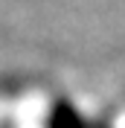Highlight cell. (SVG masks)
<instances>
[{"label":"cell","instance_id":"cell-1","mask_svg":"<svg viewBox=\"0 0 125 128\" xmlns=\"http://www.w3.org/2000/svg\"><path fill=\"white\" fill-rule=\"evenodd\" d=\"M90 125L93 122H87V116L78 111V105L70 102L67 96H58L44 116V128H90Z\"/></svg>","mask_w":125,"mask_h":128},{"label":"cell","instance_id":"cell-2","mask_svg":"<svg viewBox=\"0 0 125 128\" xmlns=\"http://www.w3.org/2000/svg\"><path fill=\"white\" fill-rule=\"evenodd\" d=\"M90 128H110V125H105V122H96V125H90Z\"/></svg>","mask_w":125,"mask_h":128}]
</instances>
